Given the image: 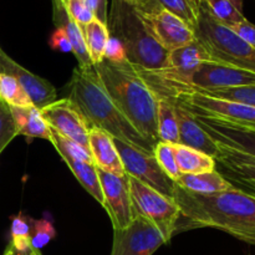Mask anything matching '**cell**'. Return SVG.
Returning a JSON list of instances; mask_svg holds the SVG:
<instances>
[{"instance_id":"obj_34","label":"cell","mask_w":255,"mask_h":255,"mask_svg":"<svg viewBox=\"0 0 255 255\" xmlns=\"http://www.w3.org/2000/svg\"><path fill=\"white\" fill-rule=\"evenodd\" d=\"M66 9L67 14L72 17L74 21L81 25L89 24L95 19L91 7L89 6L86 0H60Z\"/></svg>"},{"instance_id":"obj_6","label":"cell","mask_w":255,"mask_h":255,"mask_svg":"<svg viewBox=\"0 0 255 255\" xmlns=\"http://www.w3.org/2000/svg\"><path fill=\"white\" fill-rule=\"evenodd\" d=\"M128 177V188L134 214L151 222L169 243L177 232L181 218L179 208L173 198L163 196L133 177Z\"/></svg>"},{"instance_id":"obj_21","label":"cell","mask_w":255,"mask_h":255,"mask_svg":"<svg viewBox=\"0 0 255 255\" xmlns=\"http://www.w3.org/2000/svg\"><path fill=\"white\" fill-rule=\"evenodd\" d=\"M174 156L182 174H197L216 171V159L201 151L183 146L173 144Z\"/></svg>"},{"instance_id":"obj_37","label":"cell","mask_w":255,"mask_h":255,"mask_svg":"<svg viewBox=\"0 0 255 255\" xmlns=\"http://www.w3.org/2000/svg\"><path fill=\"white\" fill-rule=\"evenodd\" d=\"M237 35L242 37L249 46H252L255 50V25L252 24L248 20H243L239 24L234 25L231 27Z\"/></svg>"},{"instance_id":"obj_22","label":"cell","mask_w":255,"mask_h":255,"mask_svg":"<svg viewBox=\"0 0 255 255\" xmlns=\"http://www.w3.org/2000/svg\"><path fill=\"white\" fill-rule=\"evenodd\" d=\"M80 27L92 64H100L105 59V49L110 39L109 27L97 19H94L86 25H81Z\"/></svg>"},{"instance_id":"obj_24","label":"cell","mask_w":255,"mask_h":255,"mask_svg":"<svg viewBox=\"0 0 255 255\" xmlns=\"http://www.w3.org/2000/svg\"><path fill=\"white\" fill-rule=\"evenodd\" d=\"M202 5L214 19L228 27L247 19L243 14V0H202Z\"/></svg>"},{"instance_id":"obj_2","label":"cell","mask_w":255,"mask_h":255,"mask_svg":"<svg viewBox=\"0 0 255 255\" xmlns=\"http://www.w3.org/2000/svg\"><path fill=\"white\" fill-rule=\"evenodd\" d=\"M94 69L121 114L129 124L153 146L158 139L157 132V99L137 72L136 67L126 60L111 62L102 60Z\"/></svg>"},{"instance_id":"obj_36","label":"cell","mask_w":255,"mask_h":255,"mask_svg":"<svg viewBox=\"0 0 255 255\" xmlns=\"http://www.w3.org/2000/svg\"><path fill=\"white\" fill-rule=\"evenodd\" d=\"M49 44L51 49L56 50V51L72 52L71 42H70L69 36H67V34L62 27H56L55 29V31L50 36Z\"/></svg>"},{"instance_id":"obj_7","label":"cell","mask_w":255,"mask_h":255,"mask_svg":"<svg viewBox=\"0 0 255 255\" xmlns=\"http://www.w3.org/2000/svg\"><path fill=\"white\" fill-rule=\"evenodd\" d=\"M255 85V74L238 67L207 60L199 65L187 84L182 86L164 89L153 92L156 97L168 99L181 92L204 91V90H224L239 86Z\"/></svg>"},{"instance_id":"obj_13","label":"cell","mask_w":255,"mask_h":255,"mask_svg":"<svg viewBox=\"0 0 255 255\" xmlns=\"http://www.w3.org/2000/svg\"><path fill=\"white\" fill-rule=\"evenodd\" d=\"M193 116L199 126L216 142L255 157V126L208 119L197 115Z\"/></svg>"},{"instance_id":"obj_11","label":"cell","mask_w":255,"mask_h":255,"mask_svg":"<svg viewBox=\"0 0 255 255\" xmlns=\"http://www.w3.org/2000/svg\"><path fill=\"white\" fill-rule=\"evenodd\" d=\"M97 174L104 194V208L111 219L114 231L127 228L136 217L129 194L128 177L127 174L116 176L100 168H97Z\"/></svg>"},{"instance_id":"obj_26","label":"cell","mask_w":255,"mask_h":255,"mask_svg":"<svg viewBox=\"0 0 255 255\" xmlns=\"http://www.w3.org/2000/svg\"><path fill=\"white\" fill-rule=\"evenodd\" d=\"M51 129V128H50ZM51 142L64 162H84V163H94V158L89 148L76 143L72 139L66 138L51 129ZM95 164V163H94Z\"/></svg>"},{"instance_id":"obj_15","label":"cell","mask_w":255,"mask_h":255,"mask_svg":"<svg viewBox=\"0 0 255 255\" xmlns=\"http://www.w3.org/2000/svg\"><path fill=\"white\" fill-rule=\"evenodd\" d=\"M218 144L216 163L222 168V176L238 184L242 191L255 196V157L232 147Z\"/></svg>"},{"instance_id":"obj_10","label":"cell","mask_w":255,"mask_h":255,"mask_svg":"<svg viewBox=\"0 0 255 255\" xmlns=\"http://www.w3.org/2000/svg\"><path fill=\"white\" fill-rule=\"evenodd\" d=\"M163 244L161 232L146 218L136 216L127 228L114 231L110 255H152Z\"/></svg>"},{"instance_id":"obj_41","label":"cell","mask_w":255,"mask_h":255,"mask_svg":"<svg viewBox=\"0 0 255 255\" xmlns=\"http://www.w3.org/2000/svg\"><path fill=\"white\" fill-rule=\"evenodd\" d=\"M193 1L196 2V4H198L199 6H201V5H202V0H193Z\"/></svg>"},{"instance_id":"obj_43","label":"cell","mask_w":255,"mask_h":255,"mask_svg":"<svg viewBox=\"0 0 255 255\" xmlns=\"http://www.w3.org/2000/svg\"><path fill=\"white\" fill-rule=\"evenodd\" d=\"M251 126H252V125H251Z\"/></svg>"},{"instance_id":"obj_30","label":"cell","mask_w":255,"mask_h":255,"mask_svg":"<svg viewBox=\"0 0 255 255\" xmlns=\"http://www.w3.org/2000/svg\"><path fill=\"white\" fill-rule=\"evenodd\" d=\"M11 244L16 253H29L31 248V226L29 218L22 214H17L11 221Z\"/></svg>"},{"instance_id":"obj_38","label":"cell","mask_w":255,"mask_h":255,"mask_svg":"<svg viewBox=\"0 0 255 255\" xmlns=\"http://www.w3.org/2000/svg\"><path fill=\"white\" fill-rule=\"evenodd\" d=\"M89 6L91 7L95 15V19L100 20L101 22L107 25V0H86Z\"/></svg>"},{"instance_id":"obj_19","label":"cell","mask_w":255,"mask_h":255,"mask_svg":"<svg viewBox=\"0 0 255 255\" xmlns=\"http://www.w3.org/2000/svg\"><path fill=\"white\" fill-rule=\"evenodd\" d=\"M9 107L17 134L27 138H42L51 141V129L42 119L39 109L35 106Z\"/></svg>"},{"instance_id":"obj_29","label":"cell","mask_w":255,"mask_h":255,"mask_svg":"<svg viewBox=\"0 0 255 255\" xmlns=\"http://www.w3.org/2000/svg\"><path fill=\"white\" fill-rule=\"evenodd\" d=\"M199 92L206 96L214 97L219 100H227V101L238 102V104L247 105V106L255 107V85H248V86L233 87V89L224 90H204Z\"/></svg>"},{"instance_id":"obj_12","label":"cell","mask_w":255,"mask_h":255,"mask_svg":"<svg viewBox=\"0 0 255 255\" xmlns=\"http://www.w3.org/2000/svg\"><path fill=\"white\" fill-rule=\"evenodd\" d=\"M44 121L61 136L89 148V129L86 120L69 99L56 100L40 110ZM90 149V148H89Z\"/></svg>"},{"instance_id":"obj_8","label":"cell","mask_w":255,"mask_h":255,"mask_svg":"<svg viewBox=\"0 0 255 255\" xmlns=\"http://www.w3.org/2000/svg\"><path fill=\"white\" fill-rule=\"evenodd\" d=\"M114 142L127 176L138 179L163 196L173 198L176 182L162 171L153 154L146 153L120 139L114 138Z\"/></svg>"},{"instance_id":"obj_40","label":"cell","mask_w":255,"mask_h":255,"mask_svg":"<svg viewBox=\"0 0 255 255\" xmlns=\"http://www.w3.org/2000/svg\"><path fill=\"white\" fill-rule=\"evenodd\" d=\"M27 255H41V254H40V251H36V249L34 248H30V252Z\"/></svg>"},{"instance_id":"obj_3","label":"cell","mask_w":255,"mask_h":255,"mask_svg":"<svg viewBox=\"0 0 255 255\" xmlns=\"http://www.w3.org/2000/svg\"><path fill=\"white\" fill-rule=\"evenodd\" d=\"M67 99L79 110L90 127H97L115 139L153 154V144L149 143L117 109L94 67L81 69L77 66L74 70L69 82Z\"/></svg>"},{"instance_id":"obj_14","label":"cell","mask_w":255,"mask_h":255,"mask_svg":"<svg viewBox=\"0 0 255 255\" xmlns=\"http://www.w3.org/2000/svg\"><path fill=\"white\" fill-rule=\"evenodd\" d=\"M0 72L15 77L36 109L41 110L42 107L57 100L56 89L47 80L27 71L25 67L7 56L1 49H0Z\"/></svg>"},{"instance_id":"obj_35","label":"cell","mask_w":255,"mask_h":255,"mask_svg":"<svg viewBox=\"0 0 255 255\" xmlns=\"http://www.w3.org/2000/svg\"><path fill=\"white\" fill-rule=\"evenodd\" d=\"M105 60H109L111 62H122L127 60L126 52H125L122 44L111 35H110L106 49H105Z\"/></svg>"},{"instance_id":"obj_17","label":"cell","mask_w":255,"mask_h":255,"mask_svg":"<svg viewBox=\"0 0 255 255\" xmlns=\"http://www.w3.org/2000/svg\"><path fill=\"white\" fill-rule=\"evenodd\" d=\"M89 148L97 168L120 177L126 174L121 157L115 146L114 137L110 136L107 132L97 127H90Z\"/></svg>"},{"instance_id":"obj_28","label":"cell","mask_w":255,"mask_h":255,"mask_svg":"<svg viewBox=\"0 0 255 255\" xmlns=\"http://www.w3.org/2000/svg\"><path fill=\"white\" fill-rule=\"evenodd\" d=\"M156 2L194 30L201 6L193 0H156Z\"/></svg>"},{"instance_id":"obj_42","label":"cell","mask_w":255,"mask_h":255,"mask_svg":"<svg viewBox=\"0 0 255 255\" xmlns=\"http://www.w3.org/2000/svg\"><path fill=\"white\" fill-rule=\"evenodd\" d=\"M29 253H16V252H14V255H27Z\"/></svg>"},{"instance_id":"obj_9","label":"cell","mask_w":255,"mask_h":255,"mask_svg":"<svg viewBox=\"0 0 255 255\" xmlns=\"http://www.w3.org/2000/svg\"><path fill=\"white\" fill-rule=\"evenodd\" d=\"M164 100L179 102L187 111L197 116L255 126V107L238 102L214 99L199 92H181Z\"/></svg>"},{"instance_id":"obj_31","label":"cell","mask_w":255,"mask_h":255,"mask_svg":"<svg viewBox=\"0 0 255 255\" xmlns=\"http://www.w3.org/2000/svg\"><path fill=\"white\" fill-rule=\"evenodd\" d=\"M153 156L156 158L157 163L159 164L162 171L172 179L176 182L181 177L178 164H177L176 156H174L173 144L166 143V142H157L153 149Z\"/></svg>"},{"instance_id":"obj_27","label":"cell","mask_w":255,"mask_h":255,"mask_svg":"<svg viewBox=\"0 0 255 255\" xmlns=\"http://www.w3.org/2000/svg\"><path fill=\"white\" fill-rule=\"evenodd\" d=\"M0 101L12 107L34 106L15 77L4 72H0Z\"/></svg>"},{"instance_id":"obj_39","label":"cell","mask_w":255,"mask_h":255,"mask_svg":"<svg viewBox=\"0 0 255 255\" xmlns=\"http://www.w3.org/2000/svg\"><path fill=\"white\" fill-rule=\"evenodd\" d=\"M2 255H14V249H12L11 244L9 243V246L6 247V249H5L4 254H2Z\"/></svg>"},{"instance_id":"obj_1","label":"cell","mask_w":255,"mask_h":255,"mask_svg":"<svg viewBox=\"0 0 255 255\" xmlns=\"http://www.w3.org/2000/svg\"><path fill=\"white\" fill-rule=\"evenodd\" d=\"M174 202L186 223L177 232L216 228L255 246V196L234 188L211 194L193 193L176 184Z\"/></svg>"},{"instance_id":"obj_4","label":"cell","mask_w":255,"mask_h":255,"mask_svg":"<svg viewBox=\"0 0 255 255\" xmlns=\"http://www.w3.org/2000/svg\"><path fill=\"white\" fill-rule=\"evenodd\" d=\"M107 27L110 35L121 42L127 60L133 66L144 70L167 66L168 51L152 36L129 0H112Z\"/></svg>"},{"instance_id":"obj_5","label":"cell","mask_w":255,"mask_h":255,"mask_svg":"<svg viewBox=\"0 0 255 255\" xmlns=\"http://www.w3.org/2000/svg\"><path fill=\"white\" fill-rule=\"evenodd\" d=\"M194 36L211 61L255 74V50L231 27L214 19L203 5L199 9Z\"/></svg>"},{"instance_id":"obj_33","label":"cell","mask_w":255,"mask_h":255,"mask_svg":"<svg viewBox=\"0 0 255 255\" xmlns=\"http://www.w3.org/2000/svg\"><path fill=\"white\" fill-rule=\"evenodd\" d=\"M17 136L10 107L0 101V153Z\"/></svg>"},{"instance_id":"obj_16","label":"cell","mask_w":255,"mask_h":255,"mask_svg":"<svg viewBox=\"0 0 255 255\" xmlns=\"http://www.w3.org/2000/svg\"><path fill=\"white\" fill-rule=\"evenodd\" d=\"M174 107L179 129V144L191 147L216 158L218 154V144L196 121L193 115L187 111L179 102L167 100Z\"/></svg>"},{"instance_id":"obj_20","label":"cell","mask_w":255,"mask_h":255,"mask_svg":"<svg viewBox=\"0 0 255 255\" xmlns=\"http://www.w3.org/2000/svg\"><path fill=\"white\" fill-rule=\"evenodd\" d=\"M176 184L187 191L201 194L217 193V192L228 191L236 187L228 179L224 178L218 171L197 174H181V177L176 181Z\"/></svg>"},{"instance_id":"obj_18","label":"cell","mask_w":255,"mask_h":255,"mask_svg":"<svg viewBox=\"0 0 255 255\" xmlns=\"http://www.w3.org/2000/svg\"><path fill=\"white\" fill-rule=\"evenodd\" d=\"M54 1V21L56 27H62L69 36L70 42L72 46V52L76 56L79 67L81 69H91L94 67L90 55L87 52L86 45H85L84 35L80 25L72 20V17L67 14L66 9L60 0H52Z\"/></svg>"},{"instance_id":"obj_32","label":"cell","mask_w":255,"mask_h":255,"mask_svg":"<svg viewBox=\"0 0 255 255\" xmlns=\"http://www.w3.org/2000/svg\"><path fill=\"white\" fill-rule=\"evenodd\" d=\"M31 223V248L40 251L56 237L54 226L47 219H30Z\"/></svg>"},{"instance_id":"obj_25","label":"cell","mask_w":255,"mask_h":255,"mask_svg":"<svg viewBox=\"0 0 255 255\" xmlns=\"http://www.w3.org/2000/svg\"><path fill=\"white\" fill-rule=\"evenodd\" d=\"M65 163L76 177L79 183L84 187L85 191L104 207V194H102L96 166L94 163H84V162H65Z\"/></svg>"},{"instance_id":"obj_23","label":"cell","mask_w":255,"mask_h":255,"mask_svg":"<svg viewBox=\"0 0 255 255\" xmlns=\"http://www.w3.org/2000/svg\"><path fill=\"white\" fill-rule=\"evenodd\" d=\"M157 99V132L161 142L179 144V129L173 105L167 100Z\"/></svg>"}]
</instances>
